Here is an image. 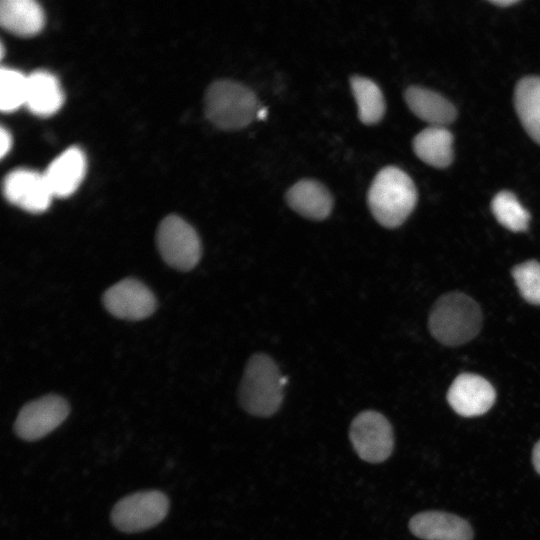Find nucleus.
<instances>
[{
    "label": "nucleus",
    "mask_w": 540,
    "mask_h": 540,
    "mask_svg": "<svg viewBox=\"0 0 540 540\" xmlns=\"http://www.w3.org/2000/svg\"><path fill=\"white\" fill-rule=\"evenodd\" d=\"M367 202L375 220L386 228L403 224L417 203L413 180L395 166L381 169L374 177Z\"/></svg>",
    "instance_id": "nucleus-1"
},
{
    "label": "nucleus",
    "mask_w": 540,
    "mask_h": 540,
    "mask_svg": "<svg viewBox=\"0 0 540 540\" xmlns=\"http://www.w3.org/2000/svg\"><path fill=\"white\" fill-rule=\"evenodd\" d=\"M287 378L269 356L255 354L247 362L239 388L242 408L253 416L269 417L281 406Z\"/></svg>",
    "instance_id": "nucleus-2"
},
{
    "label": "nucleus",
    "mask_w": 540,
    "mask_h": 540,
    "mask_svg": "<svg viewBox=\"0 0 540 540\" xmlns=\"http://www.w3.org/2000/svg\"><path fill=\"white\" fill-rule=\"evenodd\" d=\"M482 313L477 302L461 292L440 297L429 316L432 336L447 346H458L472 340L480 331Z\"/></svg>",
    "instance_id": "nucleus-3"
},
{
    "label": "nucleus",
    "mask_w": 540,
    "mask_h": 540,
    "mask_svg": "<svg viewBox=\"0 0 540 540\" xmlns=\"http://www.w3.org/2000/svg\"><path fill=\"white\" fill-rule=\"evenodd\" d=\"M261 108L255 93L233 80H218L210 84L204 98L205 115L217 128L236 131L257 119Z\"/></svg>",
    "instance_id": "nucleus-4"
},
{
    "label": "nucleus",
    "mask_w": 540,
    "mask_h": 540,
    "mask_svg": "<svg viewBox=\"0 0 540 540\" xmlns=\"http://www.w3.org/2000/svg\"><path fill=\"white\" fill-rule=\"evenodd\" d=\"M158 250L164 261L179 270H190L201 257V242L195 229L176 215L164 218L156 233Z\"/></svg>",
    "instance_id": "nucleus-5"
},
{
    "label": "nucleus",
    "mask_w": 540,
    "mask_h": 540,
    "mask_svg": "<svg viewBox=\"0 0 540 540\" xmlns=\"http://www.w3.org/2000/svg\"><path fill=\"white\" fill-rule=\"evenodd\" d=\"M349 438L357 455L369 463L385 461L394 447L390 422L384 415L374 410H365L353 419Z\"/></svg>",
    "instance_id": "nucleus-6"
},
{
    "label": "nucleus",
    "mask_w": 540,
    "mask_h": 540,
    "mask_svg": "<svg viewBox=\"0 0 540 540\" xmlns=\"http://www.w3.org/2000/svg\"><path fill=\"white\" fill-rule=\"evenodd\" d=\"M168 508V499L162 492H137L124 497L114 506L112 522L123 532H139L161 522Z\"/></svg>",
    "instance_id": "nucleus-7"
},
{
    "label": "nucleus",
    "mask_w": 540,
    "mask_h": 540,
    "mask_svg": "<svg viewBox=\"0 0 540 540\" xmlns=\"http://www.w3.org/2000/svg\"><path fill=\"white\" fill-rule=\"evenodd\" d=\"M69 405L57 395H46L27 403L15 421L16 434L27 441L44 437L57 428L68 416Z\"/></svg>",
    "instance_id": "nucleus-8"
},
{
    "label": "nucleus",
    "mask_w": 540,
    "mask_h": 540,
    "mask_svg": "<svg viewBox=\"0 0 540 540\" xmlns=\"http://www.w3.org/2000/svg\"><path fill=\"white\" fill-rule=\"evenodd\" d=\"M3 193L10 203L31 213L45 211L53 197L44 174L29 169L9 172L3 181Z\"/></svg>",
    "instance_id": "nucleus-9"
},
{
    "label": "nucleus",
    "mask_w": 540,
    "mask_h": 540,
    "mask_svg": "<svg viewBox=\"0 0 540 540\" xmlns=\"http://www.w3.org/2000/svg\"><path fill=\"white\" fill-rule=\"evenodd\" d=\"M105 308L115 317L139 320L151 315L156 306L153 293L135 279H123L103 296Z\"/></svg>",
    "instance_id": "nucleus-10"
},
{
    "label": "nucleus",
    "mask_w": 540,
    "mask_h": 540,
    "mask_svg": "<svg viewBox=\"0 0 540 540\" xmlns=\"http://www.w3.org/2000/svg\"><path fill=\"white\" fill-rule=\"evenodd\" d=\"M495 398L493 386L483 377L472 373L458 375L447 393L449 405L464 417L486 413L493 406Z\"/></svg>",
    "instance_id": "nucleus-11"
},
{
    "label": "nucleus",
    "mask_w": 540,
    "mask_h": 540,
    "mask_svg": "<svg viewBox=\"0 0 540 540\" xmlns=\"http://www.w3.org/2000/svg\"><path fill=\"white\" fill-rule=\"evenodd\" d=\"M409 530L423 540H472L473 531L463 518L444 511H425L414 515Z\"/></svg>",
    "instance_id": "nucleus-12"
},
{
    "label": "nucleus",
    "mask_w": 540,
    "mask_h": 540,
    "mask_svg": "<svg viewBox=\"0 0 540 540\" xmlns=\"http://www.w3.org/2000/svg\"><path fill=\"white\" fill-rule=\"evenodd\" d=\"M85 172V155L80 148L72 146L58 155L43 174L53 197H67L78 188Z\"/></svg>",
    "instance_id": "nucleus-13"
},
{
    "label": "nucleus",
    "mask_w": 540,
    "mask_h": 540,
    "mask_svg": "<svg viewBox=\"0 0 540 540\" xmlns=\"http://www.w3.org/2000/svg\"><path fill=\"white\" fill-rule=\"evenodd\" d=\"M287 204L299 215L310 220H324L333 208V197L320 182L303 179L286 193Z\"/></svg>",
    "instance_id": "nucleus-14"
},
{
    "label": "nucleus",
    "mask_w": 540,
    "mask_h": 540,
    "mask_svg": "<svg viewBox=\"0 0 540 540\" xmlns=\"http://www.w3.org/2000/svg\"><path fill=\"white\" fill-rule=\"evenodd\" d=\"M410 110L431 126L444 127L456 118V109L440 94L419 86H410L404 92Z\"/></svg>",
    "instance_id": "nucleus-15"
},
{
    "label": "nucleus",
    "mask_w": 540,
    "mask_h": 540,
    "mask_svg": "<svg viewBox=\"0 0 540 540\" xmlns=\"http://www.w3.org/2000/svg\"><path fill=\"white\" fill-rule=\"evenodd\" d=\"M64 95L57 78L45 70L27 75L25 105L38 116H50L63 104Z\"/></svg>",
    "instance_id": "nucleus-16"
},
{
    "label": "nucleus",
    "mask_w": 540,
    "mask_h": 540,
    "mask_svg": "<svg viewBox=\"0 0 540 540\" xmlns=\"http://www.w3.org/2000/svg\"><path fill=\"white\" fill-rule=\"evenodd\" d=\"M0 22L8 31L20 36H32L44 25L41 6L33 0H2Z\"/></svg>",
    "instance_id": "nucleus-17"
},
{
    "label": "nucleus",
    "mask_w": 540,
    "mask_h": 540,
    "mask_svg": "<svg viewBox=\"0 0 540 540\" xmlns=\"http://www.w3.org/2000/svg\"><path fill=\"white\" fill-rule=\"evenodd\" d=\"M413 150L426 164L444 168L453 160V136L444 127L430 126L413 139Z\"/></svg>",
    "instance_id": "nucleus-18"
},
{
    "label": "nucleus",
    "mask_w": 540,
    "mask_h": 540,
    "mask_svg": "<svg viewBox=\"0 0 540 540\" xmlns=\"http://www.w3.org/2000/svg\"><path fill=\"white\" fill-rule=\"evenodd\" d=\"M514 105L525 131L540 144V77H524L517 83Z\"/></svg>",
    "instance_id": "nucleus-19"
},
{
    "label": "nucleus",
    "mask_w": 540,
    "mask_h": 540,
    "mask_svg": "<svg viewBox=\"0 0 540 540\" xmlns=\"http://www.w3.org/2000/svg\"><path fill=\"white\" fill-rule=\"evenodd\" d=\"M350 84L360 121L366 125L378 123L385 113V100L379 86L359 75L351 77Z\"/></svg>",
    "instance_id": "nucleus-20"
},
{
    "label": "nucleus",
    "mask_w": 540,
    "mask_h": 540,
    "mask_svg": "<svg viewBox=\"0 0 540 540\" xmlns=\"http://www.w3.org/2000/svg\"><path fill=\"white\" fill-rule=\"evenodd\" d=\"M491 210L497 221L510 231L520 232L528 227L529 212L509 191H501L495 195L491 202Z\"/></svg>",
    "instance_id": "nucleus-21"
},
{
    "label": "nucleus",
    "mask_w": 540,
    "mask_h": 540,
    "mask_svg": "<svg viewBox=\"0 0 540 540\" xmlns=\"http://www.w3.org/2000/svg\"><path fill=\"white\" fill-rule=\"evenodd\" d=\"M27 76L12 68L0 70V108L10 112L25 105Z\"/></svg>",
    "instance_id": "nucleus-22"
},
{
    "label": "nucleus",
    "mask_w": 540,
    "mask_h": 540,
    "mask_svg": "<svg viewBox=\"0 0 540 540\" xmlns=\"http://www.w3.org/2000/svg\"><path fill=\"white\" fill-rule=\"evenodd\" d=\"M512 275L522 297L529 303L540 305V263L535 260L515 266Z\"/></svg>",
    "instance_id": "nucleus-23"
},
{
    "label": "nucleus",
    "mask_w": 540,
    "mask_h": 540,
    "mask_svg": "<svg viewBox=\"0 0 540 540\" xmlns=\"http://www.w3.org/2000/svg\"><path fill=\"white\" fill-rule=\"evenodd\" d=\"M12 144V139L10 133L4 128L0 129V155H4L9 151Z\"/></svg>",
    "instance_id": "nucleus-24"
},
{
    "label": "nucleus",
    "mask_w": 540,
    "mask_h": 540,
    "mask_svg": "<svg viewBox=\"0 0 540 540\" xmlns=\"http://www.w3.org/2000/svg\"><path fill=\"white\" fill-rule=\"evenodd\" d=\"M532 463L536 472L540 474V440L535 444L533 448Z\"/></svg>",
    "instance_id": "nucleus-25"
},
{
    "label": "nucleus",
    "mask_w": 540,
    "mask_h": 540,
    "mask_svg": "<svg viewBox=\"0 0 540 540\" xmlns=\"http://www.w3.org/2000/svg\"><path fill=\"white\" fill-rule=\"evenodd\" d=\"M517 2H518L517 0H496V1H491L492 4L500 6V7H507V6L513 5V4L517 3Z\"/></svg>",
    "instance_id": "nucleus-26"
},
{
    "label": "nucleus",
    "mask_w": 540,
    "mask_h": 540,
    "mask_svg": "<svg viewBox=\"0 0 540 540\" xmlns=\"http://www.w3.org/2000/svg\"><path fill=\"white\" fill-rule=\"evenodd\" d=\"M267 114H268L267 109L261 107V108L259 109L258 114H257V119L263 120V119L266 118Z\"/></svg>",
    "instance_id": "nucleus-27"
}]
</instances>
